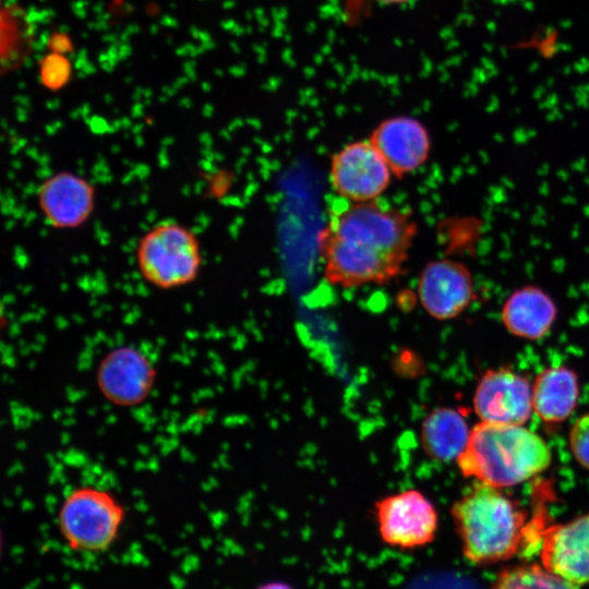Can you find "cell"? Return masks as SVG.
<instances>
[{"label":"cell","mask_w":589,"mask_h":589,"mask_svg":"<svg viewBox=\"0 0 589 589\" xmlns=\"http://www.w3.org/2000/svg\"><path fill=\"white\" fill-rule=\"evenodd\" d=\"M155 369L145 354L133 347L123 346L110 351L97 370V385L110 402L134 406L149 394Z\"/></svg>","instance_id":"5bb4252c"},{"label":"cell","mask_w":589,"mask_h":589,"mask_svg":"<svg viewBox=\"0 0 589 589\" xmlns=\"http://www.w3.org/2000/svg\"><path fill=\"white\" fill-rule=\"evenodd\" d=\"M317 247L325 279L344 288L387 284L405 271V260L342 239L326 226Z\"/></svg>","instance_id":"8992f818"},{"label":"cell","mask_w":589,"mask_h":589,"mask_svg":"<svg viewBox=\"0 0 589 589\" xmlns=\"http://www.w3.org/2000/svg\"><path fill=\"white\" fill-rule=\"evenodd\" d=\"M569 446L577 462L589 470V412L580 416L573 424Z\"/></svg>","instance_id":"ffe728a7"},{"label":"cell","mask_w":589,"mask_h":589,"mask_svg":"<svg viewBox=\"0 0 589 589\" xmlns=\"http://www.w3.org/2000/svg\"><path fill=\"white\" fill-rule=\"evenodd\" d=\"M557 316L553 298L541 287L526 285L515 289L502 306L503 325L514 336L537 340L552 328Z\"/></svg>","instance_id":"9a60e30c"},{"label":"cell","mask_w":589,"mask_h":589,"mask_svg":"<svg viewBox=\"0 0 589 589\" xmlns=\"http://www.w3.org/2000/svg\"><path fill=\"white\" fill-rule=\"evenodd\" d=\"M472 402L482 422L524 425L533 411L532 386L508 369L490 370L481 376Z\"/></svg>","instance_id":"8fae6325"},{"label":"cell","mask_w":589,"mask_h":589,"mask_svg":"<svg viewBox=\"0 0 589 589\" xmlns=\"http://www.w3.org/2000/svg\"><path fill=\"white\" fill-rule=\"evenodd\" d=\"M578 393V378L572 369L548 368L532 384L533 411L544 423L558 424L573 413Z\"/></svg>","instance_id":"2e32d148"},{"label":"cell","mask_w":589,"mask_h":589,"mask_svg":"<svg viewBox=\"0 0 589 589\" xmlns=\"http://www.w3.org/2000/svg\"><path fill=\"white\" fill-rule=\"evenodd\" d=\"M375 1L383 4H398V3L407 2L409 0H375Z\"/></svg>","instance_id":"7402d4cb"},{"label":"cell","mask_w":589,"mask_h":589,"mask_svg":"<svg viewBox=\"0 0 589 589\" xmlns=\"http://www.w3.org/2000/svg\"><path fill=\"white\" fill-rule=\"evenodd\" d=\"M123 518L122 505L109 492L81 486L63 501L58 524L72 550L99 552L113 542Z\"/></svg>","instance_id":"5b68a950"},{"label":"cell","mask_w":589,"mask_h":589,"mask_svg":"<svg viewBox=\"0 0 589 589\" xmlns=\"http://www.w3.org/2000/svg\"><path fill=\"white\" fill-rule=\"evenodd\" d=\"M540 558L552 574L589 588V513L542 530Z\"/></svg>","instance_id":"7c38bea8"},{"label":"cell","mask_w":589,"mask_h":589,"mask_svg":"<svg viewBox=\"0 0 589 589\" xmlns=\"http://www.w3.org/2000/svg\"><path fill=\"white\" fill-rule=\"evenodd\" d=\"M470 431L462 411L450 407L433 409L421 424L422 448L432 459L456 460L468 443Z\"/></svg>","instance_id":"e0dca14e"},{"label":"cell","mask_w":589,"mask_h":589,"mask_svg":"<svg viewBox=\"0 0 589 589\" xmlns=\"http://www.w3.org/2000/svg\"><path fill=\"white\" fill-rule=\"evenodd\" d=\"M326 227L342 239L405 261L418 232L409 211L380 199L349 202L332 213Z\"/></svg>","instance_id":"277c9868"},{"label":"cell","mask_w":589,"mask_h":589,"mask_svg":"<svg viewBox=\"0 0 589 589\" xmlns=\"http://www.w3.org/2000/svg\"><path fill=\"white\" fill-rule=\"evenodd\" d=\"M134 263L141 278L155 289L183 288L201 275L202 243L192 228L175 218H165L141 235L134 248Z\"/></svg>","instance_id":"3957f363"},{"label":"cell","mask_w":589,"mask_h":589,"mask_svg":"<svg viewBox=\"0 0 589 589\" xmlns=\"http://www.w3.org/2000/svg\"><path fill=\"white\" fill-rule=\"evenodd\" d=\"M551 460L546 442L524 425L480 421L455 461L464 477L502 489L536 477Z\"/></svg>","instance_id":"7a4b0ae2"},{"label":"cell","mask_w":589,"mask_h":589,"mask_svg":"<svg viewBox=\"0 0 589 589\" xmlns=\"http://www.w3.org/2000/svg\"><path fill=\"white\" fill-rule=\"evenodd\" d=\"M492 589H578L541 564H521L502 569Z\"/></svg>","instance_id":"ac0fdd59"},{"label":"cell","mask_w":589,"mask_h":589,"mask_svg":"<svg viewBox=\"0 0 589 589\" xmlns=\"http://www.w3.org/2000/svg\"><path fill=\"white\" fill-rule=\"evenodd\" d=\"M369 141L397 178L409 175L425 164L431 153L428 129L416 118L390 117L381 121Z\"/></svg>","instance_id":"4fadbf2b"},{"label":"cell","mask_w":589,"mask_h":589,"mask_svg":"<svg viewBox=\"0 0 589 589\" xmlns=\"http://www.w3.org/2000/svg\"><path fill=\"white\" fill-rule=\"evenodd\" d=\"M259 589H291V588L284 584H268V585L260 587Z\"/></svg>","instance_id":"44dd1931"},{"label":"cell","mask_w":589,"mask_h":589,"mask_svg":"<svg viewBox=\"0 0 589 589\" xmlns=\"http://www.w3.org/2000/svg\"><path fill=\"white\" fill-rule=\"evenodd\" d=\"M464 556L477 565L510 560L524 545L527 513L501 489L478 482L450 507Z\"/></svg>","instance_id":"6da1fadb"},{"label":"cell","mask_w":589,"mask_h":589,"mask_svg":"<svg viewBox=\"0 0 589 589\" xmlns=\"http://www.w3.org/2000/svg\"><path fill=\"white\" fill-rule=\"evenodd\" d=\"M421 306L435 320L447 321L465 312L474 299V283L469 267L454 259L425 264L417 284Z\"/></svg>","instance_id":"30bf717a"},{"label":"cell","mask_w":589,"mask_h":589,"mask_svg":"<svg viewBox=\"0 0 589 589\" xmlns=\"http://www.w3.org/2000/svg\"><path fill=\"white\" fill-rule=\"evenodd\" d=\"M36 204L51 228L73 230L83 227L93 216L97 191L94 183L81 173L60 170L38 184Z\"/></svg>","instance_id":"9c48e42d"},{"label":"cell","mask_w":589,"mask_h":589,"mask_svg":"<svg viewBox=\"0 0 589 589\" xmlns=\"http://www.w3.org/2000/svg\"><path fill=\"white\" fill-rule=\"evenodd\" d=\"M392 171L368 141H356L335 153L329 165L334 191L350 203L380 199L390 183Z\"/></svg>","instance_id":"ba28073f"},{"label":"cell","mask_w":589,"mask_h":589,"mask_svg":"<svg viewBox=\"0 0 589 589\" xmlns=\"http://www.w3.org/2000/svg\"><path fill=\"white\" fill-rule=\"evenodd\" d=\"M382 540L389 546L412 550L431 543L438 528L434 505L418 490L387 495L375 503Z\"/></svg>","instance_id":"52a82bcc"},{"label":"cell","mask_w":589,"mask_h":589,"mask_svg":"<svg viewBox=\"0 0 589 589\" xmlns=\"http://www.w3.org/2000/svg\"><path fill=\"white\" fill-rule=\"evenodd\" d=\"M39 75L44 87L52 92L59 91L71 77L70 61L62 53L50 52L40 61Z\"/></svg>","instance_id":"d6986e66"}]
</instances>
